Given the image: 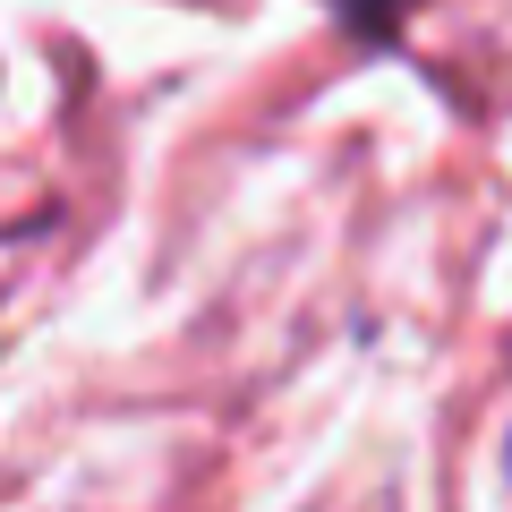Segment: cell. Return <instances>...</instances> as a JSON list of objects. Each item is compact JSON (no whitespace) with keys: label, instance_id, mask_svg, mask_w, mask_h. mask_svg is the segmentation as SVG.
I'll return each instance as SVG.
<instances>
[{"label":"cell","instance_id":"obj_1","mask_svg":"<svg viewBox=\"0 0 512 512\" xmlns=\"http://www.w3.org/2000/svg\"><path fill=\"white\" fill-rule=\"evenodd\" d=\"M325 9L359 35H393V18H402V0H325Z\"/></svg>","mask_w":512,"mask_h":512}]
</instances>
